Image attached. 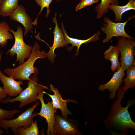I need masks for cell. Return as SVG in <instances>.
I'll return each instance as SVG.
<instances>
[{"instance_id":"6da1fadb","label":"cell","mask_w":135,"mask_h":135,"mask_svg":"<svg viewBox=\"0 0 135 135\" xmlns=\"http://www.w3.org/2000/svg\"><path fill=\"white\" fill-rule=\"evenodd\" d=\"M117 98L104 123L106 127L122 131L121 134H126L130 128L135 129V123L132 120L128 112V108L134 104L135 100L129 99L125 107L121 104L124 92L120 88L118 90Z\"/></svg>"},{"instance_id":"7a4b0ae2","label":"cell","mask_w":135,"mask_h":135,"mask_svg":"<svg viewBox=\"0 0 135 135\" xmlns=\"http://www.w3.org/2000/svg\"><path fill=\"white\" fill-rule=\"evenodd\" d=\"M40 46L37 42H35L32 46L31 53L28 59L22 64L13 68H7L4 70L8 76L11 77L14 80L22 81L28 80L31 75L33 74L37 75L38 70L34 66L36 61L38 59H45L47 57V54L42 50L40 51Z\"/></svg>"},{"instance_id":"3957f363","label":"cell","mask_w":135,"mask_h":135,"mask_svg":"<svg viewBox=\"0 0 135 135\" xmlns=\"http://www.w3.org/2000/svg\"><path fill=\"white\" fill-rule=\"evenodd\" d=\"M28 80L27 87L23 90L18 96L12 98L8 97L1 102L6 104L19 101L20 103L18 107L21 108L32 102H37L38 100L36 98L38 94L42 90L45 89L50 90L47 86L38 83V78L37 75L34 74L31 75Z\"/></svg>"},{"instance_id":"277c9868","label":"cell","mask_w":135,"mask_h":135,"mask_svg":"<svg viewBox=\"0 0 135 135\" xmlns=\"http://www.w3.org/2000/svg\"><path fill=\"white\" fill-rule=\"evenodd\" d=\"M9 31L13 35L15 41L14 45L7 51L6 54H8L12 57L16 54V62H18L20 65L24 62L25 59L30 56L32 46L26 44L24 42L23 28L20 26H17L16 31L10 29Z\"/></svg>"},{"instance_id":"5b68a950","label":"cell","mask_w":135,"mask_h":135,"mask_svg":"<svg viewBox=\"0 0 135 135\" xmlns=\"http://www.w3.org/2000/svg\"><path fill=\"white\" fill-rule=\"evenodd\" d=\"M39 103L37 101L32 107L26 110L16 118L10 120L5 119L0 123V127L3 128L9 134L8 130L10 128L15 135H17L16 130L20 127L25 128L31 125L34 118L38 115L33 112Z\"/></svg>"},{"instance_id":"8992f818","label":"cell","mask_w":135,"mask_h":135,"mask_svg":"<svg viewBox=\"0 0 135 135\" xmlns=\"http://www.w3.org/2000/svg\"><path fill=\"white\" fill-rule=\"evenodd\" d=\"M117 47L121 54V67L125 71L132 66L135 65L134 50L135 42L122 37L119 38Z\"/></svg>"},{"instance_id":"52a82bcc","label":"cell","mask_w":135,"mask_h":135,"mask_svg":"<svg viewBox=\"0 0 135 135\" xmlns=\"http://www.w3.org/2000/svg\"><path fill=\"white\" fill-rule=\"evenodd\" d=\"M134 16L129 17L128 19L124 22L115 23L112 22L108 18H104V26L102 27L101 30L106 34V37L102 41L103 43L108 42L114 36L118 37L121 36L127 39L133 40L134 38L128 34L124 30L125 26L127 22Z\"/></svg>"},{"instance_id":"ba28073f","label":"cell","mask_w":135,"mask_h":135,"mask_svg":"<svg viewBox=\"0 0 135 135\" xmlns=\"http://www.w3.org/2000/svg\"><path fill=\"white\" fill-rule=\"evenodd\" d=\"M43 90H42L38 94L36 98L40 100L41 103V107L38 115L44 118L48 124L46 134L47 135H54V126L55 122V114L57 108H54L52 102L50 101L45 104L43 99Z\"/></svg>"},{"instance_id":"9c48e42d","label":"cell","mask_w":135,"mask_h":135,"mask_svg":"<svg viewBox=\"0 0 135 135\" xmlns=\"http://www.w3.org/2000/svg\"><path fill=\"white\" fill-rule=\"evenodd\" d=\"M54 135H78L81 133L77 127L67 118L55 114Z\"/></svg>"},{"instance_id":"30bf717a","label":"cell","mask_w":135,"mask_h":135,"mask_svg":"<svg viewBox=\"0 0 135 135\" xmlns=\"http://www.w3.org/2000/svg\"><path fill=\"white\" fill-rule=\"evenodd\" d=\"M56 14L54 13V17L52 19L53 22L55 24V27L53 32L54 35V38L53 44L52 46H50L48 44L44 42L48 46L50 50L47 54V57L51 63L54 61V58L56 54L54 53V50L56 48L62 47L64 46H67L68 44L65 41L64 35L61 28L58 26L57 20L56 19Z\"/></svg>"},{"instance_id":"8fae6325","label":"cell","mask_w":135,"mask_h":135,"mask_svg":"<svg viewBox=\"0 0 135 135\" xmlns=\"http://www.w3.org/2000/svg\"><path fill=\"white\" fill-rule=\"evenodd\" d=\"M9 17L11 20L19 22L24 26V29L23 36H25L33 29L32 22L30 16L26 13L24 7L18 5Z\"/></svg>"},{"instance_id":"7c38bea8","label":"cell","mask_w":135,"mask_h":135,"mask_svg":"<svg viewBox=\"0 0 135 135\" xmlns=\"http://www.w3.org/2000/svg\"><path fill=\"white\" fill-rule=\"evenodd\" d=\"M124 70L121 67L114 72L110 80L107 83L100 85L98 87L99 90L103 91L108 90L110 93L109 98L110 99L114 98L116 92L123 81V79L125 74Z\"/></svg>"},{"instance_id":"4fadbf2b","label":"cell","mask_w":135,"mask_h":135,"mask_svg":"<svg viewBox=\"0 0 135 135\" xmlns=\"http://www.w3.org/2000/svg\"><path fill=\"white\" fill-rule=\"evenodd\" d=\"M0 80L6 93L10 97H16L23 90L20 86V85L24 84L22 81H16L11 77L7 76L0 70Z\"/></svg>"},{"instance_id":"5bb4252c","label":"cell","mask_w":135,"mask_h":135,"mask_svg":"<svg viewBox=\"0 0 135 135\" xmlns=\"http://www.w3.org/2000/svg\"><path fill=\"white\" fill-rule=\"evenodd\" d=\"M50 90L54 92L53 95L48 94L44 90L43 92L44 94H46L51 98L54 106L61 110L62 116L63 117L67 118L68 114L72 115V113L68 108L66 103L69 102L77 103L75 100L70 99L63 100L58 89L55 88L52 84H50Z\"/></svg>"},{"instance_id":"9a60e30c","label":"cell","mask_w":135,"mask_h":135,"mask_svg":"<svg viewBox=\"0 0 135 135\" xmlns=\"http://www.w3.org/2000/svg\"><path fill=\"white\" fill-rule=\"evenodd\" d=\"M62 29L64 35L65 41L68 44H71L72 45L71 47L76 46L77 47L76 52L75 56L77 55L79 52V49L81 45L82 44H87L97 41L100 38L99 36L100 33L98 31L95 33L92 36L89 38L85 40H82L73 38L70 37L68 35L66 31L65 30L63 23H61Z\"/></svg>"},{"instance_id":"2e32d148","label":"cell","mask_w":135,"mask_h":135,"mask_svg":"<svg viewBox=\"0 0 135 135\" xmlns=\"http://www.w3.org/2000/svg\"><path fill=\"white\" fill-rule=\"evenodd\" d=\"M120 52L117 46H110L108 49L104 53V58L111 62V69L113 72L118 70L121 67V64L118 60Z\"/></svg>"},{"instance_id":"e0dca14e","label":"cell","mask_w":135,"mask_h":135,"mask_svg":"<svg viewBox=\"0 0 135 135\" xmlns=\"http://www.w3.org/2000/svg\"><path fill=\"white\" fill-rule=\"evenodd\" d=\"M108 9L111 10L114 13L116 22H121L122 21V16L123 14L130 10H135V0H129L126 4L122 6L117 4H110Z\"/></svg>"},{"instance_id":"ac0fdd59","label":"cell","mask_w":135,"mask_h":135,"mask_svg":"<svg viewBox=\"0 0 135 135\" xmlns=\"http://www.w3.org/2000/svg\"><path fill=\"white\" fill-rule=\"evenodd\" d=\"M18 0H1L0 2V16H9L18 6Z\"/></svg>"},{"instance_id":"d6986e66","label":"cell","mask_w":135,"mask_h":135,"mask_svg":"<svg viewBox=\"0 0 135 135\" xmlns=\"http://www.w3.org/2000/svg\"><path fill=\"white\" fill-rule=\"evenodd\" d=\"M10 29L8 24L6 22L2 21L0 22V46L2 48L7 44L8 40L13 39V34L9 32Z\"/></svg>"},{"instance_id":"ffe728a7","label":"cell","mask_w":135,"mask_h":135,"mask_svg":"<svg viewBox=\"0 0 135 135\" xmlns=\"http://www.w3.org/2000/svg\"><path fill=\"white\" fill-rule=\"evenodd\" d=\"M127 76L124 80V86L120 88L125 92L129 88H133L135 86V66H131L127 70Z\"/></svg>"},{"instance_id":"44dd1931","label":"cell","mask_w":135,"mask_h":135,"mask_svg":"<svg viewBox=\"0 0 135 135\" xmlns=\"http://www.w3.org/2000/svg\"><path fill=\"white\" fill-rule=\"evenodd\" d=\"M118 0H101L100 2L95 7V10L97 12V18H100L108 12V7L110 4L118 5Z\"/></svg>"},{"instance_id":"7402d4cb","label":"cell","mask_w":135,"mask_h":135,"mask_svg":"<svg viewBox=\"0 0 135 135\" xmlns=\"http://www.w3.org/2000/svg\"><path fill=\"white\" fill-rule=\"evenodd\" d=\"M17 135H38L39 134L37 121L32 122L31 125L28 127L24 128L20 127L17 130Z\"/></svg>"},{"instance_id":"603a6c76","label":"cell","mask_w":135,"mask_h":135,"mask_svg":"<svg viewBox=\"0 0 135 135\" xmlns=\"http://www.w3.org/2000/svg\"><path fill=\"white\" fill-rule=\"evenodd\" d=\"M53 0H35L36 4L40 7V11L38 15L35 20L32 22V24L36 26L37 24V20L38 16L42 11L44 8L46 7L47 10L45 17L46 18L48 16L50 13V10L49 9V5Z\"/></svg>"},{"instance_id":"cb8c5ba5","label":"cell","mask_w":135,"mask_h":135,"mask_svg":"<svg viewBox=\"0 0 135 135\" xmlns=\"http://www.w3.org/2000/svg\"><path fill=\"white\" fill-rule=\"evenodd\" d=\"M19 112V110L16 109L8 110H4L0 107V123L3 120L7 118H13L15 114Z\"/></svg>"},{"instance_id":"d4e9b609","label":"cell","mask_w":135,"mask_h":135,"mask_svg":"<svg viewBox=\"0 0 135 135\" xmlns=\"http://www.w3.org/2000/svg\"><path fill=\"white\" fill-rule=\"evenodd\" d=\"M99 1V0H82L76 6V11H78L86 6L91 5Z\"/></svg>"},{"instance_id":"484cf974","label":"cell","mask_w":135,"mask_h":135,"mask_svg":"<svg viewBox=\"0 0 135 135\" xmlns=\"http://www.w3.org/2000/svg\"><path fill=\"white\" fill-rule=\"evenodd\" d=\"M7 95L3 88L0 86V101L3 100Z\"/></svg>"},{"instance_id":"4316f807","label":"cell","mask_w":135,"mask_h":135,"mask_svg":"<svg viewBox=\"0 0 135 135\" xmlns=\"http://www.w3.org/2000/svg\"><path fill=\"white\" fill-rule=\"evenodd\" d=\"M4 132L2 129L0 128V135H2L3 134Z\"/></svg>"},{"instance_id":"83f0119b","label":"cell","mask_w":135,"mask_h":135,"mask_svg":"<svg viewBox=\"0 0 135 135\" xmlns=\"http://www.w3.org/2000/svg\"><path fill=\"white\" fill-rule=\"evenodd\" d=\"M2 56V52H1L0 54V62L1 60Z\"/></svg>"},{"instance_id":"f1b7e54d","label":"cell","mask_w":135,"mask_h":135,"mask_svg":"<svg viewBox=\"0 0 135 135\" xmlns=\"http://www.w3.org/2000/svg\"><path fill=\"white\" fill-rule=\"evenodd\" d=\"M56 0L57 1H58L59 0Z\"/></svg>"},{"instance_id":"f546056e","label":"cell","mask_w":135,"mask_h":135,"mask_svg":"<svg viewBox=\"0 0 135 135\" xmlns=\"http://www.w3.org/2000/svg\"><path fill=\"white\" fill-rule=\"evenodd\" d=\"M1 0H0V2Z\"/></svg>"}]
</instances>
